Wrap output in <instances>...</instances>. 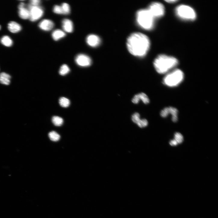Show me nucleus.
Segmentation results:
<instances>
[{"label": "nucleus", "mask_w": 218, "mask_h": 218, "mask_svg": "<svg viewBox=\"0 0 218 218\" xmlns=\"http://www.w3.org/2000/svg\"><path fill=\"white\" fill-rule=\"evenodd\" d=\"M150 41L146 35L140 33H134L128 37L127 47L132 55L139 57H144L150 47Z\"/></svg>", "instance_id": "f257e3e1"}, {"label": "nucleus", "mask_w": 218, "mask_h": 218, "mask_svg": "<svg viewBox=\"0 0 218 218\" xmlns=\"http://www.w3.org/2000/svg\"><path fill=\"white\" fill-rule=\"evenodd\" d=\"M178 63V60L174 57L160 54L155 59L153 65L157 72L162 74L167 73L176 67Z\"/></svg>", "instance_id": "f03ea898"}, {"label": "nucleus", "mask_w": 218, "mask_h": 218, "mask_svg": "<svg viewBox=\"0 0 218 218\" xmlns=\"http://www.w3.org/2000/svg\"><path fill=\"white\" fill-rule=\"evenodd\" d=\"M136 19L139 25L147 30L152 29L154 25V18L148 9H142L136 13Z\"/></svg>", "instance_id": "7ed1b4c3"}, {"label": "nucleus", "mask_w": 218, "mask_h": 218, "mask_svg": "<svg viewBox=\"0 0 218 218\" xmlns=\"http://www.w3.org/2000/svg\"><path fill=\"white\" fill-rule=\"evenodd\" d=\"M184 74L179 69H175L168 73L163 78V83L170 87H174L179 85L183 81Z\"/></svg>", "instance_id": "20e7f679"}, {"label": "nucleus", "mask_w": 218, "mask_h": 218, "mask_svg": "<svg viewBox=\"0 0 218 218\" xmlns=\"http://www.w3.org/2000/svg\"><path fill=\"white\" fill-rule=\"evenodd\" d=\"M176 13L178 17L184 20L192 21L196 17L194 10L186 5H182L178 6L176 9Z\"/></svg>", "instance_id": "39448f33"}, {"label": "nucleus", "mask_w": 218, "mask_h": 218, "mask_svg": "<svg viewBox=\"0 0 218 218\" xmlns=\"http://www.w3.org/2000/svg\"><path fill=\"white\" fill-rule=\"evenodd\" d=\"M147 9L154 19L161 17L164 15L165 13L164 6L158 2L152 3Z\"/></svg>", "instance_id": "423d86ee"}, {"label": "nucleus", "mask_w": 218, "mask_h": 218, "mask_svg": "<svg viewBox=\"0 0 218 218\" xmlns=\"http://www.w3.org/2000/svg\"><path fill=\"white\" fill-rule=\"evenodd\" d=\"M28 8L30 14L29 19L31 21H35L40 19L43 16L44 11L41 7L30 5Z\"/></svg>", "instance_id": "0eeeda50"}, {"label": "nucleus", "mask_w": 218, "mask_h": 218, "mask_svg": "<svg viewBox=\"0 0 218 218\" xmlns=\"http://www.w3.org/2000/svg\"><path fill=\"white\" fill-rule=\"evenodd\" d=\"M178 111L175 107H170L163 109L160 113V116L163 118L167 117L170 114L172 116V121L175 123L178 120Z\"/></svg>", "instance_id": "6e6552de"}, {"label": "nucleus", "mask_w": 218, "mask_h": 218, "mask_svg": "<svg viewBox=\"0 0 218 218\" xmlns=\"http://www.w3.org/2000/svg\"><path fill=\"white\" fill-rule=\"evenodd\" d=\"M75 61L78 65L83 67H89L92 63L90 58L84 54H78L76 58Z\"/></svg>", "instance_id": "1a4fd4ad"}, {"label": "nucleus", "mask_w": 218, "mask_h": 218, "mask_svg": "<svg viewBox=\"0 0 218 218\" xmlns=\"http://www.w3.org/2000/svg\"><path fill=\"white\" fill-rule=\"evenodd\" d=\"M86 41L89 45L92 47H95L99 45L101 40L99 37L97 35L91 34L87 37Z\"/></svg>", "instance_id": "9d476101"}, {"label": "nucleus", "mask_w": 218, "mask_h": 218, "mask_svg": "<svg viewBox=\"0 0 218 218\" xmlns=\"http://www.w3.org/2000/svg\"><path fill=\"white\" fill-rule=\"evenodd\" d=\"M140 101H142L145 104H147L150 102L148 96L143 92L136 95L132 99V102L135 104L138 103Z\"/></svg>", "instance_id": "9b49d317"}, {"label": "nucleus", "mask_w": 218, "mask_h": 218, "mask_svg": "<svg viewBox=\"0 0 218 218\" xmlns=\"http://www.w3.org/2000/svg\"><path fill=\"white\" fill-rule=\"evenodd\" d=\"M54 26V24L52 21L47 19L43 20L39 24V27L41 29L47 31L51 30Z\"/></svg>", "instance_id": "f8f14e48"}, {"label": "nucleus", "mask_w": 218, "mask_h": 218, "mask_svg": "<svg viewBox=\"0 0 218 218\" xmlns=\"http://www.w3.org/2000/svg\"><path fill=\"white\" fill-rule=\"evenodd\" d=\"M62 26L64 30L68 33L73 32V30L72 22L68 19H65L62 22Z\"/></svg>", "instance_id": "ddd939ff"}, {"label": "nucleus", "mask_w": 218, "mask_h": 218, "mask_svg": "<svg viewBox=\"0 0 218 218\" xmlns=\"http://www.w3.org/2000/svg\"><path fill=\"white\" fill-rule=\"evenodd\" d=\"M8 28L9 30L13 33L20 31L21 30L20 25L15 22H11L8 24Z\"/></svg>", "instance_id": "4468645a"}, {"label": "nucleus", "mask_w": 218, "mask_h": 218, "mask_svg": "<svg viewBox=\"0 0 218 218\" xmlns=\"http://www.w3.org/2000/svg\"><path fill=\"white\" fill-rule=\"evenodd\" d=\"M11 76L5 73H2L0 74V83L8 85L11 82Z\"/></svg>", "instance_id": "2eb2a0df"}, {"label": "nucleus", "mask_w": 218, "mask_h": 218, "mask_svg": "<svg viewBox=\"0 0 218 218\" xmlns=\"http://www.w3.org/2000/svg\"><path fill=\"white\" fill-rule=\"evenodd\" d=\"M66 35L64 31L58 29L54 31L52 33V37L55 41H58L64 37Z\"/></svg>", "instance_id": "dca6fc26"}, {"label": "nucleus", "mask_w": 218, "mask_h": 218, "mask_svg": "<svg viewBox=\"0 0 218 218\" xmlns=\"http://www.w3.org/2000/svg\"><path fill=\"white\" fill-rule=\"evenodd\" d=\"M19 15L22 19L26 20L29 19L30 14L29 10L25 8L19 9Z\"/></svg>", "instance_id": "f3484780"}, {"label": "nucleus", "mask_w": 218, "mask_h": 218, "mask_svg": "<svg viewBox=\"0 0 218 218\" xmlns=\"http://www.w3.org/2000/svg\"><path fill=\"white\" fill-rule=\"evenodd\" d=\"M1 43L4 45L10 47L13 44V41L8 36H5L1 39Z\"/></svg>", "instance_id": "a211bd4d"}, {"label": "nucleus", "mask_w": 218, "mask_h": 218, "mask_svg": "<svg viewBox=\"0 0 218 218\" xmlns=\"http://www.w3.org/2000/svg\"><path fill=\"white\" fill-rule=\"evenodd\" d=\"M48 137L53 142H57L60 139V135L56 132L52 131L48 134Z\"/></svg>", "instance_id": "6ab92c4d"}, {"label": "nucleus", "mask_w": 218, "mask_h": 218, "mask_svg": "<svg viewBox=\"0 0 218 218\" xmlns=\"http://www.w3.org/2000/svg\"><path fill=\"white\" fill-rule=\"evenodd\" d=\"M53 123L55 126H62L64 123L63 119L58 116H54L52 119Z\"/></svg>", "instance_id": "aec40b11"}, {"label": "nucleus", "mask_w": 218, "mask_h": 218, "mask_svg": "<svg viewBox=\"0 0 218 218\" xmlns=\"http://www.w3.org/2000/svg\"><path fill=\"white\" fill-rule=\"evenodd\" d=\"M59 101L60 105L63 107H68L70 104V100L64 97L61 98L59 99Z\"/></svg>", "instance_id": "412c9836"}, {"label": "nucleus", "mask_w": 218, "mask_h": 218, "mask_svg": "<svg viewBox=\"0 0 218 218\" xmlns=\"http://www.w3.org/2000/svg\"><path fill=\"white\" fill-rule=\"evenodd\" d=\"M70 71V70L67 65L66 64L63 65L59 71L60 74L62 76H64L67 74Z\"/></svg>", "instance_id": "4be33fe9"}, {"label": "nucleus", "mask_w": 218, "mask_h": 218, "mask_svg": "<svg viewBox=\"0 0 218 218\" xmlns=\"http://www.w3.org/2000/svg\"><path fill=\"white\" fill-rule=\"evenodd\" d=\"M61 7L63 10L64 14L68 15L70 14V8L68 4L64 3L62 4Z\"/></svg>", "instance_id": "5701e85b"}, {"label": "nucleus", "mask_w": 218, "mask_h": 218, "mask_svg": "<svg viewBox=\"0 0 218 218\" xmlns=\"http://www.w3.org/2000/svg\"><path fill=\"white\" fill-rule=\"evenodd\" d=\"M140 115L137 113H134L132 116V121L137 125L141 122L142 120L140 118Z\"/></svg>", "instance_id": "b1692460"}, {"label": "nucleus", "mask_w": 218, "mask_h": 218, "mask_svg": "<svg viewBox=\"0 0 218 218\" xmlns=\"http://www.w3.org/2000/svg\"><path fill=\"white\" fill-rule=\"evenodd\" d=\"M175 139L177 141L178 144H181L182 142L183 141V137L180 133L177 132L175 135Z\"/></svg>", "instance_id": "393cba45"}, {"label": "nucleus", "mask_w": 218, "mask_h": 218, "mask_svg": "<svg viewBox=\"0 0 218 218\" xmlns=\"http://www.w3.org/2000/svg\"><path fill=\"white\" fill-rule=\"evenodd\" d=\"M53 12L57 14H64L63 10L61 6L56 5L54 7Z\"/></svg>", "instance_id": "a878e982"}, {"label": "nucleus", "mask_w": 218, "mask_h": 218, "mask_svg": "<svg viewBox=\"0 0 218 218\" xmlns=\"http://www.w3.org/2000/svg\"><path fill=\"white\" fill-rule=\"evenodd\" d=\"M147 120L145 119H142L141 122L138 125V126L141 128H144L148 125Z\"/></svg>", "instance_id": "bb28decb"}, {"label": "nucleus", "mask_w": 218, "mask_h": 218, "mask_svg": "<svg viewBox=\"0 0 218 218\" xmlns=\"http://www.w3.org/2000/svg\"><path fill=\"white\" fill-rule=\"evenodd\" d=\"M30 5L33 6H39L41 3L39 0H32L30 1Z\"/></svg>", "instance_id": "cd10ccee"}, {"label": "nucleus", "mask_w": 218, "mask_h": 218, "mask_svg": "<svg viewBox=\"0 0 218 218\" xmlns=\"http://www.w3.org/2000/svg\"><path fill=\"white\" fill-rule=\"evenodd\" d=\"M170 144L171 146H176L178 144L177 141L174 139L172 140L170 142Z\"/></svg>", "instance_id": "c85d7f7f"}, {"label": "nucleus", "mask_w": 218, "mask_h": 218, "mask_svg": "<svg viewBox=\"0 0 218 218\" xmlns=\"http://www.w3.org/2000/svg\"><path fill=\"white\" fill-rule=\"evenodd\" d=\"M25 6V4L23 3H21L18 6V8L19 9H22L24 8Z\"/></svg>", "instance_id": "c756f323"}, {"label": "nucleus", "mask_w": 218, "mask_h": 218, "mask_svg": "<svg viewBox=\"0 0 218 218\" xmlns=\"http://www.w3.org/2000/svg\"><path fill=\"white\" fill-rule=\"evenodd\" d=\"M177 1H176V0H175V1H174V0H173V1H166V2H168L169 3H175V2H177Z\"/></svg>", "instance_id": "7c9ffc66"}, {"label": "nucleus", "mask_w": 218, "mask_h": 218, "mask_svg": "<svg viewBox=\"0 0 218 218\" xmlns=\"http://www.w3.org/2000/svg\"><path fill=\"white\" fill-rule=\"evenodd\" d=\"M1 26H0V30H1Z\"/></svg>", "instance_id": "2f4dec72"}]
</instances>
